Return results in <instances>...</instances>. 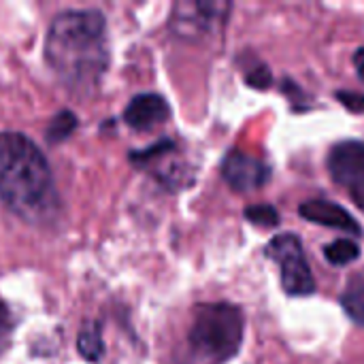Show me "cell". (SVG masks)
<instances>
[{"instance_id": "cell-1", "label": "cell", "mask_w": 364, "mask_h": 364, "mask_svg": "<svg viewBox=\"0 0 364 364\" xmlns=\"http://www.w3.org/2000/svg\"><path fill=\"white\" fill-rule=\"evenodd\" d=\"M45 60L73 92H90L109 68L107 19L96 9L60 13L47 32Z\"/></svg>"}, {"instance_id": "cell-14", "label": "cell", "mask_w": 364, "mask_h": 364, "mask_svg": "<svg viewBox=\"0 0 364 364\" xmlns=\"http://www.w3.org/2000/svg\"><path fill=\"white\" fill-rule=\"evenodd\" d=\"M341 307L348 318H352L356 324L364 326V286H350L341 296Z\"/></svg>"}, {"instance_id": "cell-16", "label": "cell", "mask_w": 364, "mask_h": 364, "mask_svg": "<svg viewBox=\"0 0 364 364\" xmlns=\"http://www.w3.org/2000/svg\"><path fill=\"white\" fill-rule=\"evenodd\" d=\"M245 83L256 90H269L273 85V75L267 64H256L245 73Z\"/></svg>"}, {"instance_id": "cell-7", "label": "cell", "mask_w": 364, "mask_h": 364, "mask_svg": "<svg viewBox=\"0 0 364 364\" xmlns=\"http://www.w3.org/2000/svg\"><path fill=\"white\" fill-rule=\"evenodd\" d=\"M224 181L237 192H254L271 181V166L245 151H228L222 162Z\"/></svg>"}, {"instance_id": "cell-9", "label": "cell", "mask_w": 364, "mask_h": 364, "mask_svg": "<svg viewBox=\"0 0 364 364\" xmlns=\"http://www.w3.org/2000/svg\"><path fill=\"white\" fill-rule=\"evenodd\" d=\"M171 117V107L160 94H139L134 96L126 111H124V122L132 130H151L156 126H162Z\"/></svg>"}, {"instance_id": "cell-4", "label": "cell", "mask_w": 364, "mask_h": 364, "mask_svg": "<svg viewBox=\"0 0 364 364\" xmlns=\"http://www.w3.org/2000/svg\"><path fill=\"white\" fill-rule=\"evenodd\" d=\"M230 11H232L230 2H196V0L175 2L171 11L168 28L179 41L200 43L222 30Z\"/></svg>"}, {"instance_id": "cell-5", "label": "cell", "mask_w": 364, "mask_h": 364, "mask_svg": "<svg viewBox=\"0 0 364 364\" xmlns=\"http://www.w3.org/2000/svg\"><path fill=\"white\" fill-rule=\"evenodd\" d=\"M264 256L279 267L282 286L288 296H309L316 292V279L307 264L303 243L296 235L292 232L277 235L264 247Z\"/></svg>"}, {"instance_id": "cell-10", "label": "cell", "mask_w": 364, "mask_h": 364, "mask_svg": "<svg viewBox=\"0 0 364 364\" xmlns=\"http://www.w3.org/2000/svg\"><path fill=\"white\" fill-rule=\"evenodd\" d=\"M299 213L305 220L314 222V224H320V226H326V228H335V230H343V232H350L354 237L363 235V228L354 220V215L350 211H346L341 205L333 203V200H324V198L305 200L299 207Z\"/></svg>"}, {"instance_id": "cell-2", "label": "cell", "mask_w": 364, "mask_h": 364, "mask_svg": "<svg viewBox=\"0 0 364 364\" xmlns=\"http://www.w3.org/2000/svg\"><path fill=\"white\" fill-rule=\"evenodd\" d=\"M0 198L28 224H47L60 211L51 166L21 132H0Z\"/></svg>"}, {"instance_id": "cell-6", "label": "cell", "mask_w": 364, "mask_h": 364, "mask_svg": "<svg viewBox=\"0 0 364 364\" xmlns=\"http://www.w3.org/2000/svg\"><path fill=\"white\" fill-rule=\"evenodd\" d=\"M130 160L134 166L149 173L156 181H160L168 190H179L192 183V171L181 160L177 145L173 141H160L147 149L132 151Z\"/></svg>"}, {"instance_id": "cell-19", "label": "cell", "mask_w": 364, "mask_h": 364, "mask_svg": "<svg viewBox=\"0 0 364 364\" xmlns=\"http://www.w3.org/2000/svg\"><path fill=\"white\" fill-rule=\"evenodd\" d=\"M354 66H356L358 77L364 81V47H360V49L354 53Z\"/></svg>"}, {"instance_id": "cell-3", "label": "cell", "mask_w": 364, "mask_h": 364, "mask_svg": "<svg viewBox=\"0 0 364 364\" xmlns=\"http://www.w3.org/2000/svg\"><path fill=\"white\" fill-rule=\"evenodd\" d=\"M243 311L230 303H209L194 309L188 346L196 363L226 364L243 346Z\"/></svg>"}, {"instance_id": "cell-20", "label": "cell", "mask_w": 364, "mask_h": 364, "mask_svg": "<svg viewBox=\"0 0 364 364\" xmlns=\"http://www.w3.org/2000/svg\"><path fill=\"white\" fill-rule=\"evenodd\" d=\"M352 198H354V203L358 205V209H360V211H364V186H360V188H354V190H352Z\"/></svg>"}, {"instance_id": "cell-18", "label": "cell", "mask_w": 364, "mask_h": 364, "mask_svg": "<svg viewBox=\"0 0 364 364\" xmlns=\"http://www.w3.org/2000/svg\"><path fill=\"white\" fill-rule=\"evenodd\" d=\"M337 98H339V102L348 111L364 113V94H360V92H346V90H341V92H337Z\"/></svg>"}, {"instance_id": "cell-13", "label": "cell", "mask_w": 364, "mask_h": 364, "mask_svg": "<svg viewBox=\"0 0 364 364\" xmlns=\"http://www.w3.org/2000/svg\"><path fill=\"white\" fill-rule=\"evenodd\" d=\"M77 128V115L73 111H60L53 115L49 128H47V141L49 143H62L66 141Z\"/></svg>"}, {"instance_id": "cell-12", "label": "cell", "mask_w": 364, "mask_h": 364, "mask_svg": "<svg viewBox=\"0 0 364 364\" xmlns=\"http://www.w3.org/2000/svg\"><path fill=\"white\" fill-rule=\"evenodd\" d=\"M77 350L85 360H98L105 352L102 339H100V331L96 324H85L79 333V341H77Z\"/></svg>"}, {"instance_id": "cell-11", "label": "cell", "mask_w": 364, "mask_h": 364, "mask_svg": "<svg viewBox=\"0 0 364 364\" xmlns=\"http://www.w3.org/2000/svg\"><path fill=\"white\" fill-rule=\"evenodd\" d=\"M360 256V245L352 239H337L324 247V258L335 267H346Z\"/></svg>"}, {"instance_id": "cell-15", "label": "cell", "mask_w": 364, "mask_h": 364, "mask_svg": "<svg viewBox=\"0 0 364 364\" xmlns=\"http://www.w3.org/2000/svg\"><path fill=\"white\" fill-rule=\"evenodd\" d=\"M245 220L258 228H275L279 224V213L273 205H252L245 209Z\"/></svg>"}, {"instance_id": "cell-8", "label": "cell", "mask_w": 364, "mask_h": 364, "mask_svg": "<svg viewBox=\"0 0 364 364\" xmlns=\"http://www.w3.org/2000/svg\"><path fill=\"white\" fill-rule=\"evenodd\" d=\"M328 173L339 186H364V141H341L328 151Z\"/></svg>"}, {"instance_id": "cell-17", "label": "cell", "mask_w": 364, "mask_h": 364, "mask_svg": "<svg viewBox=\"0 0 364 364\" xmlns=\"http://www.w3.org/2000/svg\"><path fill=\"white\" fill-rule=\"evenodd\" d=\"M13 328H15L13 316H11V311H9V307L0 303V356L6 352V348H9V343H11Z\"/></svg>"}]
</instances>
